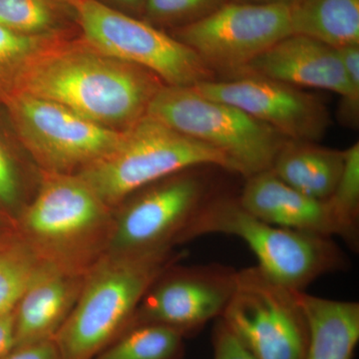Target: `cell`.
<instances>
[{"label": "cell", "mask_w": 359, "mask_h": 359, "mask_svg": "<svg viewBox=\"0 0 359 359\" xmlns=\"http://www.w3.org/2000/svg\"><path fill=\"white\" fill-rule=\"evenodd\" d=\"M199 166L219 167L237 175L230 160L217 149L146 114L122 132L112 150L76 174L113 209L155 182Z\"/></svg>", "instance_id": "obj_3"}, {"label": "cell", "mask_w": 359, "mask_h": 359, "mask_svg": "<svg viewBox=\"0 0 359 359\" xmlns=\"http://www.w3.org/2000/svg\"><path fill=\"white\" fill-rule=\"evenodd\" d=\"M113 219L112 209L79 175L44 172L22 228L42 259L86 271L105 254Z\"/></svg>", "instance_id": "obj_4"}, {"label": "cell", "mask_w": 359, "mask_h": 359, "mask_svg": "<svg viewBox=\"0 0 359 359\" xmlns=\"http://www.w3.org/2000/svg\"><path fill=\"white\" fill-rule=\"evenodd\" d=\"M297 292L257 266L241 269L221 320L256 359H304L309 325Z\"/></svg>", "instance_id": "obj_9"}, {"label": "cell", "mask_w": 359, "mask_h": 359, "mask_svg": "<svg viewBox=\"0 0 359 359\" xmlns=\"http://www.w3.org/2000/svg\"><path fill=\"white\" fill-rule=\"evenodd\" d=\"M185 252H105L85 273L74 308L56 335L61 359H93L131 327L151 285Z\"/></svg>", "instance_id": "obj_2"}, {"label": "cell", "mask_w": 359, "mask_h": 359, "mask_svg": "<svg viewBox=\"0 0 359 359\" xmlns=\"http://www.w3.org/2000/svg\"><path fill=\"white\" fill-rule=\"evenodd\" d=\"M238 201L245 211L266 223L323 237L339 238V226L327 201L304 195L271 170L245 178Z\"/></svg>", "instance_id": "obj_16"}, {"label": "cell", "mask_w": 359, "mask_h": 359, "mask_svg": "<svg viewBox=\"0 0 359 359\" xmlns=\"http://www.w3.org/2000/svg\"><path fill=\"white\" fill-rule=\"evenodd\" d=\"M51 36L20 34L0 25V68H15Z\"/></svg>", "instance_id": "obj_25"}, {"label": "cell", "mask_w": 359, "mask_h": 359, "mask_svg": "<svg viewBox=\"0 0 359 359\" xmlns=\"http://www.w3.org/2000/svg\"><path fill=\"white\" fill-rule=\"evenodd\" d=\"M15 69L14 92L61 104L117 131L147 114L166 85L151 71L106 55L84 39L49 37Z\"/></svg>", "instance_id": "obj_1"}, {"label": "cell", "mask_w": 359, "mask_h": 359, "mask_svg": "<svg viewBox=\"0 0 359 359\" xmlns=\"http://www.w3.org/2000/svg\"><path fill=\"white\" fill-rule=\"evenodd\" d=\"M58 22L55 0H0V25L14 32L47 36Z\"/></svg>", "instance_id": "obj_23"}, {"label": "cell", "mask_w": 359, "mask_h": 359, "mask_svg": "<svg viewBox=\"0 0 359 359\" xmlns=\"http://www.w3.org/2000/svg\"><path fill=\"white\" fill-rule=\"evenodd\" d=\"M240 76L268 78L297 88L334 92L344 101L341 119L349 126H358L359 90L349 82L337 49L318 40L289 35L231 77Z\"/></svg>", "instance_id": "obj_14"}, {"label": "cell", "mask_w": 359, "mask_h": 359, "mask_svg": "<svg viewBox=\"0 0 359 359\" xmlns=\"http://www.w3.org/2000/svg\"><path fill=\"white\" fill-rule=\"evenodd\" d=\"M147 114L223 153L244 179L271 170L289 140L240 108L201 95L193 86L164 85Z\"/></svg>", "instance_id": "obj_6"}, {"label": "cell", "mask_w": 359, "mask_h": 359, "mask_svg": "<svg viewBox=\"0 0 359 359\" xmlns=\"http://www.w3.org/2000/svg\"><path fill=\"white\" fill-rule=\"evenodd\" d=\"M86 271L45 259L14 309V348L55 339L76 304Z\"/></svg>", "instance_id": "obj_15"}, {"label": "cell", "mask_w": 359, "mask_h": 359, "mask_svg": "<svg viewBox=\"0 0 359 359\" xmlns=\"http://www.w3.org/2000/svg\"><path fill=\"white\" fill-rule=\"evenodd\" d=\"M185 337L161 325L130 327L93 359H182Z\"/></svg>", "instance_id": "obj_20"}, {"label": "cell", "mask_w": 359, "mask_h": 359, "mask_svg": "<svg viewBox=\"0 0 359 359\" xmlns=\"http://www.w3.org/2000/svg\"><path fill=\"white\" fill-rule=\"evenodd\" d=\"M297 0H241V2H250V4H294Z\"/></svg>", "instance_id": "obj_30"}, {"label": "cell", "mask_w": 359, "mask_h": 359, "mask_svg": "<svg viewBox=\"0 0 359 359\" xmlns=\"http://www.w3.org/2000/svg\"><path fill=\"white\" fill-rule=\"evenodd\" d=\"M193 88L207 98L240 108L290 140H320L330 126V114L320 98L276 80L231 77L201 82Z\"/></svg>", "instance_id": "obj_13"}, {"label": "cell", "mask_w": 359, "mask_h": 359, "mask_svg": "<svg viewBox=\"0 0 359 359\" xmlns=\"http://www.w3.org/2000/svg\"><path fill=\"white\" fill-rule=\"evenodd\" d=\"M44 261L25 242L0 252V316L13 313Z\"/></svg>", "instance_id": "obj_22"}, {"label": "cell", "mask_w": 359, "mask_h": 359, "mask_svg": "<svg viewBox=\"0 0 359 359\" xmlns=\"http://www.w3.org/2000/svg\"><path fill=\"white\" fill-rule=\"evenodd\" d=\"M177 264L151 285L131 327L147 323L164 325L187 339L223 316L235 290L237 269L221 264Z\"/></svg>", "instance_id": "obj_12"}, {"label": "cell", "mask_w": 359, "mask_h": 359, "mask_svg": "<svg viewBox=\"0 0 359 359\" xmlns=\"http://www.w3.org/2000/svg\"><path fill=\"white\" fill-rule=\"evenodd\" d=\"M209 233L240 238L264 273L299 292L321 276L348 268L346 255L332 238L266 223L245 211L238 196L224 194L209 205L196 226L194 240Z\"/></svg>", "instance_id": "obj_5"}, {"label": "cell", "mask_w": 359, "mask_h": 359, "mask_svg": "<svg viewBox=\"0 0 359 359\" xmlns=\"http://www.w3.org/2000/svg\"><path fill=\"white\" fill-rule=\"evenodd\" d=\"M9 106L26 147L44 172L74 174L117 145L123 131L107 128L61 104L13 92Z\"/></svg>", "instance_id": "obj_10"}, {"label": "cell", "mask_w": 359, "mask_h": 359, "mask_svg": "<svg viewBox=\"0 0 359 359\" xmlns=\"http://www.w3.org/2000/svg\"><path fill=\"white\" fill-rule=\"evenodd\" d=\"M290 13L292 34L335 49L359 45V0H297Z\"/></svg>", "instance_id": "obj_19"}, {"label": "cell", "mask_w": 359, "mask_h": 359, "mask_svg": "<svg viewBox=\"0 0 359 359\" xmlns=\"http://www.w3.org/2000/svg\"><path fill=\"white\" fill-rule=\"evenodd\" d=\"M15 346V325L13 313L0 316V359L6 356Z\"/></svg>", "instance_id": "obj_29"}, {"label": "cell", "mask_w": 359, "mask_h": 359, "mask_svg": "<svg viewBox=\"0 0 359 359\" xmlns=\"http://www.w3.org/2000/svg\"><path fill=\"white\" fill-rule=\"evenodd\" d=\"M87 43L124 62L140 66L169 86H194L216 79L190 47L154 26L98 0H68Z\"/></svg>", "instance_id": "obj_8"}, {"label": "cell", "mask_w": 359, "mask_h": 359, "mask_svg": "<svg viewBox=\"0 0 359 359\" xmlns=\"http://www.w3.org/2000/svg\"><path fill=\"white\" fill-rule=\"evenodd\" d=\"M184 170L136 192L133 200L113 219L105 252L138 254L175 249L194 240V231L209 205L222 193L215 192L210 170Z\"/></svg>", "instance_id": "obj_7"}, {"label": "cell", "mask_w": 359, "mask_h": 359, "mask_svg": "<svg viewBox=\"0 0 359 359\" xmlns=\"http://www.w3.org/2000/svg\"><path fill=\"white\" fill-rule=\"evenodd\" d=\"M344 162V150L289 139L276 155L271 171L304 195L327 201L339 183Z\"/></svg>", "instance_id": "obj_18"}, {"label": "cell", "mask_w": 359, "mask_h": 359, "mask_svg": "<svg viewBox=\"0 0 359 359\" xmlns=\"http://www.w3.org/2000/svg\"><path fill=\"white\" fill-rule=\"evenodd\" d=\"M309 325L304 359H353L359 340V304L297 292Z\"/></svg>", "instance_id": "obj_17"}, {"label": "cell", "mask_w": 359, "mask_h": 359, "mask_svg": "<svg viewBox=\"0 0 359 359\" xmlns=\"http://www.w3.org/2000/svg\"><path fill=\"white\" fill-rule=\"evenodd\" d=\"M346 162L334 193L327 200L340 236L353 250L359 244V144L346 149Z\"/></svg>", "instance_id": "obj_21"}, {"label": "cell", "mask_w": 359, "mask_h": 359, "mask_svg": "<svg viewBox=\"0 0 359 359\" xmlns=\"http://www.w3.org/2000/svg\"><path fill=\"white\" fill-rule=\"evenodd\" d=\"M2 359H61L54 340L15 347Z\"/></svg>", "instance_id": "obj_27"}, {"label": "cell", "mask_w": 359, "mask_h": 359, "mask_svg": "<svg viewBox=\"0 0 359 359\" xmlns=\"http://www.w3.org/2000/svg\"><path fill=\"white\" fill-rule=\"evenodd\" d=\"M292 35L289 4L226 2L190 25L178 39L212 71L237 74L276 42Z\"/></svg>", "instance_id": "obj_11"}, {"label": "cell", "mask_w": 359, "mask_h": 359, "mask_svg": "<svg viewBox=\"0 0 359 359\" xmlns=\"http://www.w3.org/2000/svg\"><path fill=\"white\" fill-rule=\"evenodd\" d=\"M226 2L228 0H146V8L155 20H182L187 25L212 13Z\"/></svg>", "instance_id": "obj_24"}, {"label": "cell", "mask_w": 359, "mask_h": 359, "mask_svg": "<svg viewBox=\"0 0 359 359\" xmlns=\"http://www.w3.org/2000/svg\"><path fill=\"white\" fill-rule=\"evenodd\" d=\"M18 194V179L13 164L0 147V200L6 204H13Z\"/></svg>", "instance_id": "obj_28"}, {"label": "cell", "mask_w": 359, "mask_h": 359, "mask_svg": "<svg viewBox=\"0 0 359 359\" xmlns=\"http://www.w3.org/2000/svg\"><path fill=\"white\" fill-rule=\"evenodd\" d=\"M212 359H256L221 318L212 328Z\"/></svg>", "instance_id": "obj_26"}, {"label": "cell", "mask_w": 359, "mask_h": 359, "mask_svg": "<svg viewBox=\"0 0 359 359\" xmlns=\"http://www.w3.org/2000/svg\"><path fill=\"white\" fill-rule=\"evenodd\" d=\"M119 1L124 2V4H137L138 1H140V0H119Z\"/></svg>", "instance_id": "obj_31"}]
</instances>
